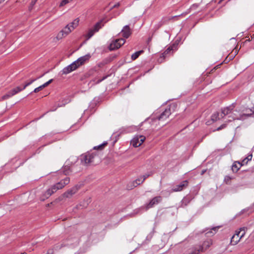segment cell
<instances>
[{
    "label": "cell",
    "mask_w": 254,
    "mask_h": 254,
    "mask_svg": "<svg viewBox=\"0 0 254 254\" xmlns=\"http://www.w3.org/2000/svg\"><path fill=\"white\" fill-rule=\"evenodd\" d=\"M122 33L123 37L125 39L128 38L131 36V34H132L131 28L128 25L124 26L123 29L122 30Z\"/></svg>",
    "instance_id": "d6986e66"
},
{
    "label": "cell",
    "mask_w": 254,
    "mask_h": 254,
    "mask_svg": "<svg viewBox=\"0 0 254 254\" xmlns=\"http://www.w3.org/2000/svg\"><path fill=\"white\" fill-rule=\"evenodd\" d=\"M70 178L67 177L62 180L61 181L58 182L53 186L48 189L40 198V200L41 202H44L48 199L51 196L54 194L58 190L64 189L65 187L68 185L70 182Z\"/></svg>",
    "instance_id": "6da1fadb"
},
{
    "label": "cell",
    "mask_w": 254,
    "mask_h": 254,
    "mask_svg": "<svg viewBox=\"0 0 254 254\" xmlns=\"http://www.w3.org/2000/svg\"><path fill=\"white\" fill-rule=\"evenodd\" d=\"M252 154H251V155L248 156V157H246L244 160H243V161L241 163L242 165V166L246 165L249 162H250L251 160H252Z\"/></svg>",
    "instance_id": "cb8c5ba5"
},
{
    "label": "cell",
    "mask_w": 254,
    "mask_h": 254,
    "mask_svg": "<svg viewBox=\"0 0 254 254\" xmlns=\"http://www.w3.org/2000/svg\"><path fill=\"white\" fill-rule=\"evenodd\" d=\"M84 184L82 183H79L77 185H75L74 187L71 188V189H69L68 190H67L66 192L64 193V194L60 196L59 197H58V198L56 200H54L53 202H51L49 204H47L46 205V207L47 208L49 207H52L53 205H55L57 204H58L60 202H62L63 201L68 199L71 198L72 197H73L74 195L76 194L80 189L82 188V187L83 186Z\"/></svg>",
    "instance_id": "7a4b0ae2"
},
{
    "label": "cell",
    "mask_w": 254,
    "mask_h": 254,
    "mask_svg": "<svg viewBox=\"0 0 254 254\" xmlns=\"http://www.w3.org/2000/svg\"><path fill=\"white\" fill-rule=\"evenodd\" d=\"M90 58V54L86 55L85 56H82L80 58H79L76 61L73 62V63L70 64L67 67H66L63 70L62 73L63 74L67 75L70 73H72L73 72L77 70L81 66L84 65L86 62L89 61Z\"/></svg>",
    "instance_id": "3957f363"
},
{
    "label": "cell",
    "mask_w": 254,
    "mask_h": 254,
    "mask_svg": "<svg viewBox=\"0 0 254 254\" xmlns=\"http://www.w3.org/2000/svg\"><path fill=\"white\" fill-rule=\"evenodd\" d=\"M52 82L53 80H51L48 81L47 82H45L44 84H42V85H41V86H39V87H38L37 88H35V89L34 90V92H35V93H37L38 92H39L40 91H41V90H43L44 88L47 87L48 86H49V84H51V83Z\"/></svg>",
    "instance_id": "603a6c76"
},
{
    "label": "cell",
    "mask_w": 254,
    "mask_h": 254,
    "mask_svg": "<svg viewBox=\"0 0 254 254\" xmlns=\"http://www.w3.org/2000/svg\"><path fill=\"white\" fill-rule=\"evenodd\" d=\"M247 228L246 227H242L240 228L234 234L233 237H232L231 240L230 241V245L232 246L237 245L240 242L241 239L244 236L245 234L246 233Z\"/></svg>",
    "instance_id": "ba28073f"
},
{
    "label": "cell",
    "mask_w": 254,
    "mask_h": 254,
    "mask_svg": "<svg viewBox=\"0 0 254 254\" xmlns=\"http://www.w3.org/2000/svg\"><path fill=\"white\" fill-rule=\"evenodd\" d=\"M94 155L93 154H88L86 156H84V158H83V161L84 164H89L90 163L92 162V161L94 160Z\"/></svg>",
    "instance_id": "44dd1931"
},
{
    "label": "cell",
    "mask_w": 254,
    "mask_h": 254,
    "mask_svg": "<svg viewBox=\"0 0 254 254\" xmlns=\"http://www.w3.org/2000/svg\"><path fill=\"white\" fill-rule=\"evenodd\" d=\"M242 166V165L241 163L239 162L238 161H236L233 164V165L232 166V170L234 173H237L239 170L241 169Z\"/></svg>",
    "instance_id": "7402d4cb"
},
{
    "label": "cell",
    "mask_w": 254,
    "mask_h": 254,
    "mask_svg": "<svg viewBox=\"0 0 254 254\" xmlns=\"http://www.w3.org/2000/svg\"><path fill=\"white\" fill-rule=\"evenodd\" d=\"M231 178L229 177H226L225 178V183H226L227 185H229L231 182Z\"/></svg>",
    "instance_id": "f1b7e54d"
},
{
    "label": "cell",
    "mask_w": 254,
    "mask_h": 254,
    "mask_svg": "<svg viewBox=\"0 0 254 254\" xmlns=\"http://www.w3.org/2000/svg\"><path fill=\"white\" fill-rule=\"evenodd\" d=\"M244 42L243 40H241V41L239 42V43H238L237 45L236 46V47L234 48L233 50L231 52L225 59L224 61L222 63L223 64H227L229 63L230 62H231L232 60H233L234 58H235L238 54L239 53V51L240 50Z\"/></svg>",
    "instance_id": "52a82bcc"
},
{
    "label": "cell",
    "mask_w": 254,
    "mask_h": 254,
    "mask_svg": "<svg viewBox=\"0 0 254 254\" xmlns=\"http://www.w3.org/2000/svg\"><path fill=\"white\" fill-rule=\"evenodd\" d=\"M143 52H144L143 51H138V52L135 53L132 56V59L133 60H136L137 58H138L142 54V53Z\"/></svg>",
    "instance_id": "d4e9b609"
},
{
    "label": "cell",
    "mask_w": 254,
    "mask_h": 254,
    "mask_svg": "<svg viewBox=\"0 0 254 254\" xmlns=\"http://www.w3.org/2000/svg\"><path fill=\"white\" fill-rule=\"evenodd\" d=\"M189 184V182L187 181L183 182L181 183H180V184L175 186L174 188L173 189V191L174 192H180L181 190H183L184 189H185L186 187L188 186V185Z\"/></svg>",
    "instance_id": "ac0fdd59"
},
{
    "label": "cell",
    "mask_w": 254,
    "mask_h": 254,
    "mask_svg": "<svg viewBox=\"0 0 254 254\" xmlns=\"http://www.w3.org/2000/svg\"><path fill=\"white\" fill-rule=\"evenodd\" d=\"M224 1V0H221V1H220V2H219V3H221V2H223V1Z\"/></svg>",
    "instance_id": "4dcf8cb0"
},
{
    "label": "cell",
    "mask_w": 254,
    "mask_h": 254,
    "mask_svg": "<svg viewBox=\"0 0 254 254\" xmlns=\"http://www.w3.org/2000/svg\"><path fill=\"white\" fill-rule=\"evenodd\" d=\"M146 139V137L144 136H136L133 140L132 145L134 148H139L144 144Z\"/></svg>",
    "instance_id": "9a60e30c"
},
{
    "label": "cell",
    "mask_w": 254,
    "mask_h": 254,
    "mask_svg": "<svg viewBox=\"0 0 254 254\" xmlns=\"http://www.w3.org/2000/svg\"><path fill=\"white\" fill-rule=\"evenodd\" d=\"M80 22V19L79 18H77L75 19V20L71 23L68 24L58 33L56 36L57 40H60L67 37L68 35H69L70 34L77 28V27L79 26Z\"/></svg>",
    "instance_id": "277c9868"
},
{
    "label": "cell",
    "mask_w": 254,
    "mask_h": 254,
    "mask_svg": "<svg viewBox=\"0 0 254 254\" xmlns=\"http://www.w3.org/2000/svg\"><path fill=\"white\" fill-rule=\"evenodd\" d=\"M221 228V226H217V227H215V228H212L205 234V235L208 237L213 236L215 235V234L217 233V232L219 231V229Z\"/></svg>",
    "instance_id": "ffe728a7"
},
{
    "label": "cell",
    "mask_w": 254,
    "mask_h": 254,
    "mask_svg": "<svg viewBox=\"0 0 254 254\" xmlns=\"http://www.w3.org/2000/svg\"><path fill=\"white\" fill-rule=\"evenodd\" d=\"M28 85V84H26L25 85H24L23 86H18V87L13 88L11 90L10 92H9L7 94H6V95H4V96H3L2 97V99L4 100V99H8L9 98H10V97L13 96L14 95H15L17 93H19V92H21V90H23L24 88L27 86Z\"/></svg>",
    "instance_id": "5bb4252c"
},
{
    "label": "cell",
    "mask_w": 254,
    "mask_h": 254,
    "mask_svg": "<svg viewBox=\"0 0 254 254\" xmlns=\"http://www.w3.org/2000/svg\"><path fill=\"white\" fill-rule=\"evenodd\" d=\"M107 145V142L103 143V144H101L99 145V146H96V147L94 148V149L95 150H103L106 146Z\"/></svg>",
    "instance_id": "484cf974"
},
{
    "label": "cell",
    "mask_w": 254,
    "mask_h": 254,
    "mask_svg": "<svg viewBox=\"0 0 254 254\" xmlns=\"http://www.w3.org/2000/svg\"><path fill=\"white\" fill-rule=\"evenodd\" d=\"M181 39H179L176 40L173 44L170 46V47L167 49L164 52L162 53V54H161L158 60L159 63H162L163 62H165L172 55V54L176 50V49L177 48L178 46H179L181 42Z\"/></svg>",
    "instance_id": "8992f818"
},
{
    "label": "cell",
    "mask_w": 254,
    "mask_h": 254,
    "mask_svg": "<svg viewBox=\"0 0 254 254\" xmlns=\"http://www.w3.org/2000/svg\"><path fill=\"white\" fill-rule=\"evenodd\" d=\"M147 177L146 175L142 176L140 177L137 178L136 179L132 182L131 183L127 185V190H131L135 189L136 187L138 186L139 185L142 184L144 181L146 180V178Z\"/></svg>",
    "instance_id": "30bf717a"
},
{
    "label": "cell",
    "mask_w": 254,
    "mask_h": 254,
    "mask_svg": "<svg viewBox=\"0 0 254 254\" xmlns=\"http://www.w3.org/2000/svg\"><path fill=\"white\" fill-rule=\"evenodd\" d=\"M126 42V40L125 38H118L115 40L109 45V49L111 51L118 50L125 44Z\"/></svg>",
    "instance_id": "9c48e42d"
},
{
    "label": "cell",
    "mask_w": 254,
    "mask_h": 254,
    "mask_svg": "<svg viewBox=\"0 0 254 254\" xmlns=\"http://www.w3.org/2000/svg\"><path fill=\"white\" fill-rule=\"evenodd\" d=\"M5 1V0H0V3L2 4V3H3Z\"/></svg>",
    "instance_id": "f546056e"
},
{
    "label": "cell",
    "mask_w": 254,
    "mask_h": 254,
    "mask_svg": "<svg viewBox=\"0 0 254 254\" xmlns=\"http://www.w3.org/2000/svg\"><path fill=\"white\" fill-rule=\"evenodd\" d=\"M73 1H74V0H62V2H61V3L60 4L59 7H60V8L63 7L64 6H66V5H67L70 3L72 2Z\"/></svg>",
    "instance_id": "4316f807"
},
{
    "label": "cell",
    "mask_w": 254,
    "mask_h": 254,
    "mask_svg": "<svg viewBox=\"0 0 254 254\" xmlns=\"http://www.w3.org/2000/svg\"><path fill=\"white\" fill-rule=\"evenodd\" d=\"M222 65H223L222 63L221 64H219V65H217V66H215V67L213 68V69H211L210 71L207 72V73L206 74V75L204 76V77L203 78L202 82H203V81L205 80L206 79H207L208 77L211 76L212 75H213L214 73H215L217 70H219L222 67Z\"/></svg>",
    "instance_id": "2e32d148"
},
{
    "label": "cell",
    "mask_w": 254,
    "mask_h": 254,
    "mask_svg": "<svg viewBox=\"0 0 254 254\" xmlns=\"http://www.w3.org/2000/svg\"><path fill=\"white\" fill-rule=\"evenodd\" d=\"M38 0H31V3H30V5H29V11H30L34 7V6H35V5L36 3V2H37Z\"/></svg>",
    "instance_id": "83f0119b"
},
{
    "label": "cell",
    "mask_w": 254,
    "mask_h": 254,
    "mask_svg": "<svg viewBox=\"0 0 254 254\" xmlns=\"http://www.w3.org/2000/svg\"><path fill=\"white\" fill-rule=\"evenodd\" d=\"M161 200H162V198L161 197H155L151 201V202H150V204L148 205L146 207V209H150L152 207H154L155 206H156L158 204H159V203L161 201Z\"/></svg>",
    "instance_id": "e0dca14e"
},
{
    "label": "cell",
    "mask_w": 254,
    "mask_h": 254,
    "mask_svg": "<svg viewBox=\"0 0 254 254\" xmlns=\"http://www.w3.org/2000/svg\"><path fill=\"white\" fill-rule=\"evenodd\" d=\"M235 107V105H232L230 106L225 107V108L221 109L220 111L215 113L213 114V116H211V119L209 120L206 122V125H211L212 124L216 122L217 121H218L219 120L224 118L225 116H226V115H227L228 114H229L230 112H231L233 110V109Z\"/></svg>",
    "instance_id": "5b68a950"
},
{
    "label": "cell",
    "mask_w": 254,
    "mask_h": 254,
    "mask_svg": "<svg viewBox=\"0 0 254 254\" xmlns=\"http://www.w3.org/2000/svg\"><path fill=\"white\" fill-rule=\"evenodd\" d=\"M92 201V198L91 197H88L87 198L85 199L84 200L82 201V202L79 203V204L76 206L74 209H73L74 211H77L80 209H84L88 207Z\"/></svg>",
    "instance_id": "4fadbf2b"
},
{
    "label": "cell",
    "mask_w": 254,
    "mask_h": 254,
    "mask_svg": "<svg viewBox=\"0 0 254 254\" xmlns=\"http://www.w3.org/2000/svg\"><path fill=\"white\" fill-rule=\"evenodd\" d=\"M177 107V105L176 104H172L170 105V106L167 108L163 112L159 117V120L163 121L166 119L169 116L171 115L172 113L176 110V109Z\"/></svg>",
    "instance_id": "7c38bea8"
},
{
    "label": "cell",
    "mask_w": 254,
    "mask_h": 254,
    "mask_svg": "<svg viewBox=\"0 0 254 254\" xmlns=\"http://www.w3.org/2000/svg\"><path fill=\"white\" fill-rule=\"evenodd\" d=\"M213 243V241L211 239H207L202 244V245L198 249H197L195 252H193L192 253H201L205 252L212 246Z\"/></svg>",
    "instance_id": "8fae6325"
}]
</instances>
